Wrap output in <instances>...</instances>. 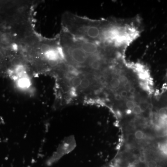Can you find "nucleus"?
Segmentation results:
<instances>
[{"label":"nucleus","mask_w":167,"mask_h":167,"mask_svg":"<svg viewBox=\"0 0 167 167\" xmlns=\"http://www.w3.org/2000/svg\"><path fill=\"white\" fill-rule=\"evenodd\" d=\"M161 167V166H160V165H157V167Z\"/></svg>","instance_id":"16"},{"label":"nucleus","mask_w":167,"mask_h":167,"mask_svg":"<svg viewBox=\"0 0 167 167\" xmlns=\"http://www.w3.org/2000/svg\"><path fill=\"white\" fill-rule=\"evenodd\" d=\"M126 113L127 114H131L132 113V110L129 109L127 110H126Z\"/></svg>","instance_id":"13"},{"label":"nucleus","mask_w":167,"mask_h":167,"mask_svg":"<svg viewBox=\"0 0 167 167\" xmlns=\"http://www.w3.org/2000/svg\"><path fill=\"white\" fill-rule=\"evenodd\" d=\"M110 87L113 90L118 89L121 85L119 78H113L110 81Z\"/></svg>","instance_id":"1"},{"label":"nucleus","mask_w":167,"mask_h":167,"mask_svg":"<svg viewBox=\"0 0 167 167\" xmlns=\"http://www.w3.org/2000/svg\"><path fill=\"white\" fill-rule=\"evenodd\" d=\"M158 115L161 119L165 120L167 119V107L161 108L158 111Z\"/></svg>","instance_id":"2"},{"label":"nucleus","mask_w":167,"mask_h":167,"mask_svg":"<svg viewBox=\"0 0 167 167\" xmlns=\"http://www.w3.org/2000/svg\"><path fill=\"white\" fill-rule=\"evenodd\" d=\"M157 166V162L155 161L151 160L148 161L147 164V167H156Z\"/></svg>","instance_id":"8"},{"label":"nucleus","mask_w":167,"mask_h":167,"mask_svg":"<svg viewBox=\"0 0 167 167\" xmlns=\"http://www.w3.org/2000/svg\"><path fill=\"white\" fill-rule=\"evenodd\" d=\"M120 82L121 85L125 87V85L128 84L129 83L128 78L124 75H121L119 78Z\"/></svg>","instance_id":"3"},{"label":"nucleus","mask_w":167,"mask_h":167,"mask_svg":"<svg viewBox=\"0 0 167 167\" xmlns=\"http://www.w3.org/2000/svg\"><path fill=\"white\" fill-rule=\"evenodd\" d=\"M139 160L142 163H143L145 161V156H141L139 157Z\"/></svg>","instance_id":"12"},{"label":"nucleus","mask_w":167,"mask_h":167,"mask_svg":"<svg viewBox=\"0 0 167 167\" xmlns=\"http://www.w3.org/2000/svg\"><path fill=\"white\" fill-rule=\"evenodd\" d=\"M136 105L135 101L132 100H129L126 102V106L128 108V109L132 110L133 108Z\"/></svg>","instance_id":"6"},{"label":"nucleus","mask_w":167,"mask_h":167,"mask_svg":"<svg viewBox=\"0 0 167 167\" xmlns=\"http://www.w3.org/2000/svg\"><path fill=\"white\" fill-rule=\"evenodd\" d=\"M132 113L136 115H138L141 114L143 112L142 110L138 105H136L135 107L132 110Z\"/></svg>","instance_id":"7"},{"label":"nucleus","mask_w":167,"mask_h":167,"mask_svg":"<svg viewBox=\"0 0 167 167\" xmlns=\"http://www.w3.org/2000/svg\"><path fill=\"white\" fill-rule=\"evenodd\" d=\"M116 115H117L119 117H122V114L120 112V111H117V113H116Z\"/></svg>","instance_id":"14"},{"label":"nucleus","mask_w":167,"mask_h":167,"mask_svg":"<svg viewBox=\"0 0 167 167\" xmlns=\"http://www.w3.org/2000/svg\"><path fill=\"white\" fill-rule=\"evenodd\" d=\"M139 106L141 108V110H142L143 112L145 111L149 107V103L146 101H141L139 103Z\"/></svg>","instance_id":"5"},{"label":"nucleus","mask_w":167,"mask_h":167,"mask_svg":"<svg viewBox=\"0 0 167 167\" xmlns=\"http://www.w3.org/2000/svg\"><path fill=\"white\" fill-rule=\"evenodd\" d=\"M115 99L117 101H120V100H122V97H121L120 94L117 93L115 94Z\"/></svg>","instance_id":"10"},{"label":"nucleus","mask_w":167,"mask_h":167,"mask_svg":"<svg viewBox=\"0 0 167 167\" xmlns=\"http://www.w3.org/2000/svg\"><path fill=\"white\" fill-rule=\"evenodd\" d=\"M136 89L133 87H131L130 90L129 91V92H130L131 95H134L135 93Z\"/></svg>","instance_id":"11"},{"label":"nucleus","mask_w":167,"mask_h":167,"mask_svg":"<svg viewBox=\"0 0 167 167\" xmlns=\"http://www.w3.org/2000/svg\"><path fill=\"white\" fill-rule=\"evenodd\" d=\"M135 138L136 139L138 140H142L145 136V134L143 131L141 130H138L135 133Z\"/></svg>","instance_id":"4"},{"label":"nucleus","mask_w":167,"mask_h":167,"mask_svg":"<svg viewBox=\"0 0 167 167\" xmlns=\"http://www.w3.org/2000/svg\"><path fill=\"white\" fill-rule=\"evenodd\" d=\"M120 94L122 98H126L128 96V92L125 90H123L121 91Z\"/></svg>","instance_id":"9"},{"label":"nucleus","mask_w":167,"mask_h":167,"mask_svg":"<svg viewBox=\"0 0 167 167\" xmlns=\"http://www.w3.org/2000/svg\"><path fill=\"white\" fill-rule=\"evenodd\" d=\"M127 167H136V166L133 164H130L129 165H128Z\"/></svg>","instance_id":"15"}]
</instances>
